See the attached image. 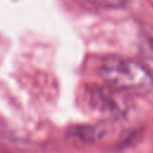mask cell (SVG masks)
Here are the masks:
<instances>
[{"mask_svg":"<svg viewBox=\"0 0 153 153\" xmlns=\"http://www.w3.org/2000/svg\"><path fill=\"white\" fill-rule=\"evenodd\" d=\"M103 81L111 88L131 94H146L153 88V75L139 61L109 56L99 66Z\"/></svg>","mask_w":153,"mask_h":153,"instance_id":"1","label":"cell"},{"mask_svg":"<svg viewBox=\"0 0 153 153\" xmlns=\"http://www.w3.org/2000/svg\"><path fill=\"white\" fill-rule=\"evenodd\" d=\"M90 104L100 112L120 114L123 110V102L118 96V91L111 87L92 86L87 91Z\"/></svg>","mask_w":153,"mask_h":153,"instance_id":"2","label":"cell"},{"mask_svg":"<svg viewBox=\"0 0 153 153\" xmlns=\"http://www.w3.org/2000/svg\"><path fill=\"white\" fill-rule=\"evenodd\" d=\"M97 139V129L92 126H75L67 131V140L71 145H90Z\"/></svg>","mask_w":153,"mask_h":153,"instance_id":"3","label":"cell"},{"mask_svg":"<svg viewBox=\"0 0 153 153\" xmlns=\"http://www.w3.org/2000/svg\"><path fill=\"white\" fill-rule=\"evenodd\" d=\"M91 1L106 7H120L128 2V0H91Z\"/></svg>","mask_w":153,"mask_h":153,"instance_id":"4","label":"cell"}]
</instances>
